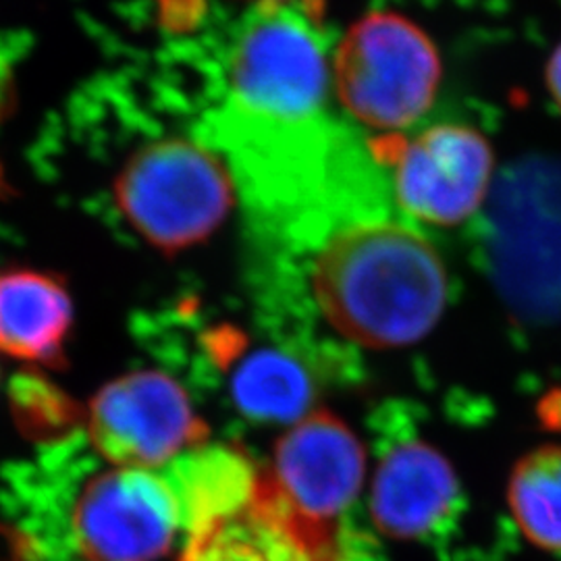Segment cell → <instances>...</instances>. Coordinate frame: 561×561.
<instances>
[{
  "instance_id": "6da1fadb",
  "label": "cell",
  "mask_w": 561,
  "mask_h": 561,
  "mask_svg": "<svg viewBox=\"0 0 561 561\" xmlns=\"http://www.w3.org/2000/svg\"><path fill=\"white\" fill-rule=\"evenodd\" d=\"M204 141L222 152L252 213L289 241L321 245L343 225L387 217L381 162L327 113L280 123L217 108Z\"/></svg>"
},
{
  "instance_id": "7a4b0ae2",
  "label": "cell",
  "mask_w": 561,
  "mask_h": 561,
  "mask_svg": "<svg viewBox=\"0 0 561 561\" xmlns=\"http://www.w3.org/2000/svg\"><path fill=\"white\" fill-rule=\"evenodd\" d=\"M310 280L327 322L375 350L424 340L442 321L449 296L437 248L389 215L333 231L319 245Z\"/></svg>"
},
{
  "instance_id": "3957f363",
  "label": "cell",
  "mask_w": 561,
  "mask_h": 561,
  "mask_svg": "<svg viewBox=\"0 0 561 561\" xmlns=\"http://www.w3.org/2000/svg\"><path fill=\"white\" fill-rule=\"evenodd\" d=\"M15 484L53 516L50 533L76 561H162L185 530L167 472L113 466L69 439L20 466Z\"/></svg>"
},
{
  "instance_id": "277c9868",
  "label": "cell",
  "mask_w": 561,
  "mask_h": 561,
  "mask_svg": "<svg viewBox=\"0 0 561 561\" xmlns=\"http://www.w3.org/2000/svg\"><path fill=\"white\" fill-rule=\"evenodd\" d=\"M238 185L206 141L159 138L121 162L111 202L121 222L164 254L208 240L233 208Z\"/></svg>"
},
{
  "instance_id": "5b68a950",
  "label": "cell",
  "mask_w": 561,
  "mask_h": 561,
  "mask_svg": "<svg viewBox=\"0 0 561 561\" xmlns=\"http://www.w3.org/2000/svg\"><path fill=\"white\" fill-rule=\"evenodd\" d=\"M329 38L294 7L256 2L233 30L219 111L252 121H308L327 113L333 85Z\"/></svg>"
},
{
  "instance_id": "8992f818",
  "label": "cell",
  "mask_w": 561,
  "mask_h": 561,
  "mask_svg": "<svg viewBox=\"0 0 561 561\" xmlns=\"http://www.w3.org/2000/svg\"><path fill=\"white\" fill-rule=\"evenodd\" d=\"M486 254L505 304L528 321L561 314V171L518 162L493 190Z\"/></svg>"
},
{
  "instance_id": "52a82bcc",
  "label": "cell",
  "mask_w": 561,
  "mask_h": 561,
  "mask_svg": "<svg viewBox=\"0 0 561 561\" xmlns=\"http://www.w3.org/2000/svg\"><path fill=\"white\" fill-rule=\"evenodd\" d=\"M331 73L345 111L362 125L393 136L428 113L439 90L442 60L414 21L375 11L341 38Z\"/></svg>"
},
{
  "instance_id": "ba28073f",
  "label": "cell",
  "mask_w": 561,
  "mask_h": 561,
  "mask_svg": "<svg viewBox=\"0 0 561 561\" xmlns=\"http://www.w3.org/2000/svg\"><path fill=\"white\" fill-rule=\"evenodd\" d=\"M88 443L102 460L159 470L208 442L187 391L159 370H138L104 385L85 414Z\"/></svg>"
},
{
  "instance_id": "9c48e42d",
  "label": "cell",
  "mask_w": 561,
  "mask_h": 561,
  "mask_svg": "<svg viewBox=\"0 0 561 561\" xmlns=\"http://www.w3.org/2000/svg\"><path fill=\"white\" fill-rule=\"evenodd\" d=\"M370 148L391 169L398 204L419 221L460 225L493 190V148L474 127L442 123L410 140L385 136Z\"/></svg>"
},
{
  "instance_id": "30bf717a",
  "label": "cell",
  "mask_w": 561,
  "mask_h": 561,
  "mask_svg": "<svg viewBox=\"0 0 561 561\" xmlns=\"http://www.w3.org/2000/svg\"><path fill=\"white\" fill-rule=\"evenodd\" d=\"M185 535L178 561H343L335 524L296 507L268 466L245 495L187 522Z\"/></svg>"
},
{
  "instance_id": "8fae6325",
  "label": "cell",
  "mask_w": 561,
  "mask_h": 561,
  "mask_svg": "<svg viewBox=\"0 0 561 561\" xmlns=\"http://www.w3.org/2000/svg\"><path fill=\"white\" fill-rule=\"evenodd\" d=\"M268 470L304 514L335 524L360 495L366 451L335 414L310 412L283 433Z\"/></svg>"
},
{
  "instance_id": "7c38bea8",
  "label": "cell",
  "mask_w": 561,
  "mask_h": 561,
  "mask_svg": "<svg viewBox=\"0 0 561 561\" xmlns=\"http://www.w3.org/2000/svg\"><path fill=\"white\" fill-rule=\"evenodd\" d=\"M458 495V474L445 454L426 442L400 443L375 472L370 518L385 537L416 541L449 516Z\"/></svg>"
},
{
  "instance_id": "4fadbf2b",
  "label": "cell",
  "mask_w": 561,
  "mask_h": 561,
  "mask_svg": "<svg viewBox=\"0 0 561 561\" xmlns=\"http://www.w3.org/2000/svg\"><path fill=\"white\" fill-rule=\"evenodd\" d=\"M73 304L59 275L13 268L0 275V352L44 368H65Z\"/></svg>"
},
{
  "instance_id": "5bb4252c",
  "label": "cell",
  "mask_w": 561,
  "mask_h": 561,
  "mask_svg": "<svg viewBox=\"0 0 561 561\" xmlns=\"http://www.w3.org/2000/svg\"><path fill=\"white\" fill-rule=\"evenodd\" d=\"M314 393L308 368L275 347L245 354L231 373V398L250 421L294 424L310 414Z\"/></svg>"
},
{
  "instance_id": "9a60e30c",
  "label": "cell",
  "mask_w": 561,
  "mask_h": 561,
  "mask_svg": "<svg viewBox=\"0 0 561 561\" xmlns=\"http://www.w3.org/2000/svg\"><path fill=\"white\" fill-rule=\"evenodd\" d=\"M507 502L528 541L561 551V445H542L514 466Z\"/></svg>"
},
{
  "instance_id": "2e32d148",
  "label": "cell",
  "mask_w": 561,
  "mask_h": 561,
  "mask_svg": "<svg viewBox=\"0 0 561 561\" xmlns=\"http://www.w3.org/2000/svg\"><path fill=\"white\" fill-rule=\"evenodd\" d=\"M11 398L21 428L38 442H65L80 421V412L59 387L36 375L13 382Z\"/></svg>"
},
{
  "instance_id": "e0dca14e",
  "label": "cell",
  "mask_w": 561,
  "mask_h": 561,
  "mask_svg": "<svg viewBox=\"0 0 561 561\" xmlns=\"http://www.w3.org/2000/svg\"><path fill=\"white\" fill-rule=\"evenodd\" d=\"M547 88L561 111V44L553 50L551 59L547 62Z\"/></svg>"
},
{
  "instance_id": "ac0fdd59",
  "label": "cell",
  "mask_w": 561,
  "mask_h": 561,
  "mask_svg": "<svg viewBox=\"0 0 561 561\" xmlns=\"http://www.w3.org/2000/svg\"><path fill=\"white\" fill-rule=\"evenodd\" d=\"M256 2H271V4H283V7H294L301 13L310 15L312 20H321L327 7V0H256Z\"/></svg>"
},
{
  "instance_id": "d6986e66",
  "label": "cell",
  "mask_w": 561,
  "mask_h": 561,
  "mask_svg": "<svg viewBox=\"0 0 561 561\" xmlns=\"http://www.w3.org/2000/svg\"><path fill=\"white\" fill-rule=\"evenodd\" d=\"M11 73L0 65V119L4 117L7 108L11 106Z\"/></svg>"
}]
</instances>
